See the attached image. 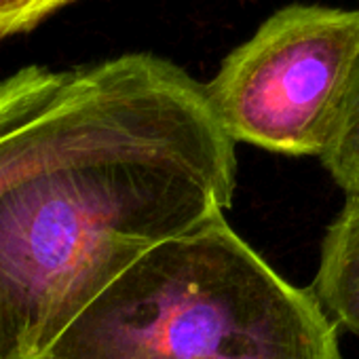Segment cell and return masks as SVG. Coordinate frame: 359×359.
I'll return each instance as SVG.
<instances>
[{
    "label": "cell",
    "instance_id": "obj_1",
    "mask_svg": "<svg viewBox=\"0 0 359 359\" xmlns=\"http://www.w3.org/2000/svg\"><path fill=\"white\" fill-rule=\"evenodd\" d=\"M235 140L148 53L0 81V359H43L154 245L226 214Z\"/></svg>",
    "mask_w": 359,
    "mask_h": 359
},
{
    "label": "cell",
    "instance_id": "obj_2",
    "mask_svg": "<svg viewBox=\"0 0 359 359\" xmlns=\"http://www.w3.org/2000/svg\"><path fill=\"white\" fill-rule=\"evenodd\" d=\"M336 325L220 216L142 254L43 359H342Z\"/></svg>",
    "mask_w": 359,
    "mask_h": 359
},
{
    "label": "cell",
    "instance_id": "obj_3",
    "mask_svg": "<svg viewBox=\"0 0 359 359\" xmlns=\"http://www.w3.org/2000/svg\"><path fill=\"white\" fill-rule=\"evenodd\" d=\"M357 53L359 9L287 5L226 55L205 93L235 142L321 156Z\"/></svg>",
    "mask_w": 359,
    "mask_h": 359
},
{
    "label": "cell",
    "instance_id": "obj_4",
    "mask_svg": "<svg viewBox=\"0 0 359 359\" xmlns=\"http://www.w3.org/2000/svg\"><path fill=\"white\" fill-rule=\"evenodd\" d=\"M313 294L334 321L359 336V195L327 226Z\"/></svg>",
    "mask_w": 359,
    "mask_h": 359
},
{
    "label": "cell",
    "instance_id": "obj_5",
    "mask_svg": "<svg viewBox=\"0 0 359 359\" xmlns=\"http://www.w3.org/2000/svg\"><path fill=\"white\" fill-rule=\"evenodd\" d=\"M319 158L346 197L359 195V53L353 62L330 142Z\"/></svg>",
    "mask_w": 359,
    "mask_h": 359
},
{
    "label": "cell",
    "instance_id": "obj_6",
    "mask_svg": "<svg viewBox=\"0 0 359 359\" xmlns=\"http://www.w3.org/2000/svg\"><path fill=\"white\" fill-rule=\"evenodd\" d=\"M32 7L34 0H0V39L32 30Z\"/></svg>",
    "mask_w": 359,
    "mask_h": 359
},
{
    "label": "cell",
    "instance_id": "obj_7",
    "mask_svg": "<svg viewBox=\"0 0 359 359\" xmlns=\"http://www.w3.org/2000/svg\"><path fill=\"white\" fill-rule=\"evenodd\" d=\"M74 3V0H34V7H32V22H34V28L47 20L49 15H53L55 11H60L62 7Z\"/></svg>",
    "mask_w": 359,
    "mask_h": 359
}]
</instances>
